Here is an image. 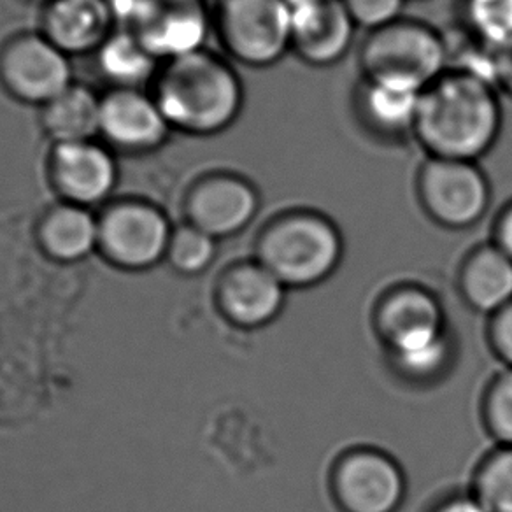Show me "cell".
Instances as JSON below:
<instances>
[{
	"mask_svg": "<svg viewBox=\"0 0 512 512\" xmlns=\"http://www.w3.org/2000/svg\"><path fill=\"white\" fill-rule=\"evenodd\" d=\"M500 130L497 88L448 69L421 93L413 137L428 157L479 162L497 143Z\"/></svg>",
	"mask_w": 512,
	"mask_h": 512,
	"instance_id": "1",
	"label": "cell"
},
{
	"mask_svg": "<svg viewBox=\"0 0 512 512\" xmlns=\"http://www.w3.org/2000/svg\"><path fill=\"white\" fill-rule=\"evenodd\" d=\"M151 95L172 130L186 136H218L234 125L244 107L239 74L207 50L165 62Z\"/></svg>",
	"mask_w": 512,
	"mask_h": 512,
	"instance_id": "2",
	"label": "cell"
},
{
	"mask_svg": "<svg viewBox=\"0 0 512 512\" xmlns=\"http://www.w3.org/2000/svg\"><path fill=\"white\" fill-rule=\"evenodd\" d=\"M258 255L260 264L283 285H316L330 276L341 260V234L323 214L292 211L265 228Z\"/></svg>",
	"mask_w": 512,
	"mask_h": 512,
	"instance_id": "3",
	"label": "cell"
},
{
	"mask_svg": "<svg viewBox=\"0 0 512 512\" xmlns=\"http://www.w3.org/2000/svg\"><path fill=\"white\" fill-rule=\"evenodd\" d=\"M358 64L362 78L425 90L448 71V39L428 23L400 18L365 36Z\"/></svg>",
	"mask_w": 512,
	"mask_h": 512,
	"instance_id": "4",
	"label": "cell"
},
{
	"mask_svg": "<svg viewBox=\"0 0 512 512\" xmlns=\"http://www.w3.org/2000/svg\"><path fill=\"white\" fill-rule=\"evenodd\" d=\"M216 30L235 62L265 69L292 53V22L286 0H220Z\"/></svg>",
	"mask_w": 512,
	"mask_h": 512,
	"instance_id": "5",
	"label": "cell"
},
{
	"mask_svg": "<svg viewBox=\"0 0 512 512\" xmlns=\"http://www.w3.org/2000/svg\"><path fill=\"white\" fill-rule=\"evenodd\" d=\"M416 190L428 216L448 228L476 225L491 202L490 181L477 162L427 157Z\"/></svg>",
	"mask_w": 512,
	"mask_h": 512,
	"instance_id": "6",
	"label": "cell"
},
{
	"mask_svg": "<svg viewBox=\"0 0 512 512\" xmlns=\"http://www.w3.org/2000/svg\"><path fill=\"white\" fill-rule=\"evenodd\" d=\"M71 58L37 32L11 37L0 48V85L27 106H48L72 85Z\"/></svg>",
	"mask_w": 512,
	"mask_h": 512,
	"instance_id": "7",
	"label": "cell"
},
{
	"mask_svg": "<svg viewBox=\"0 0 512 512\" xmlns=\"http://www.w3.org/2000/svg\"><path fill=\"white\" fill-rule=\"evenodd\" d=\"M213 18L206 0H139L128 32H132L158 62L206 50Z\"/></svg>",
	"mask_w": 512,
	"mask_h": 512,
	"instance_id": "8",
	"label": "cell"
},
{
	"mask_svg": "<svg viewBox=\"0 0 512 512\" xmlns=\"http://www.w3.org/2000/svg\"><path fill=\"white\" fill-rule=\"evenodd\" d=\"M100 246L125 267L157 264L169 251L171 228L157 207L141 200H121L99 220Z\"/></svg>",
	"mask_w": 512,
	"mask_h": 512,
	"instance_id": "9",
	"label": "cell"
},
{
	"mask_svg": "<svg viewBox=\"0 0 512 512\" xmlns=\"http://www.w3.org/2000/svg\"><path fill=\"white\" fill-rule=\"evenodd\" d=\"M292 53L311 67H330L348 55L358 27L342 0H286Z\"/></svg>",
	"mask_w": 512,
	"mask_h": 512,
	"instance_id": "10",
	"label": "cell"
},
{
	"mask_svg": "<svg viewBox=\"0 0 512 512\" xmlns=\"http://www.w3.org/2000/svg\"><path fill=\"white\" fill-rule=\"evenodd\" d=\"M193 227L218 237L239 234L260 209L256 186L234 172H211L200 178L186 199Z\"/></svg>",
	"mask_w": 512,
	"mask_h": 512,
	"instance_id": "11",
	"label": "cell"
},
{
	"mask_svg": "<svg viewBox=\"0 0 512 512\" xmlns=\"http://www.w3.org/2000/svg\"><path fill=\"white\" fill-rule=\"evenodd\" d=\"M153 95L137 88H113L100 97V136L114 150L148 153L164 146L171 134Z\"/></svg>",
	"mask_w": 512,
	"mask_h": 512,
	"instance_id": "12",
	"label": "cell"
},
{
	"mask_svg": "<svg viewBox=\"0 0 512 512\" xmlns=\"http://www.w3.org/2000/svg\"><path fill=\"white\" fill-rule=\"evenodd\" d=\"M50 179L67 204L97 206L109 199L118 183V164L106 146L90 143L53 144Z\"/></svg>",
	"mask_w": 512,
	"mask_h": 512,
	"instance_id": "13",
	"label": "cell"
},
{
	"mask_svg": "<svg viewBox=\"0 0 512 512\" xmlns=\"http://www.w3.org/2000/svg\"><path fill=\"white\" fill-rule=\"evenodd\" d=\"M335 490L348 512H395L406 484L388 456L360 451L342 460L335 472Z\"/></svg>",
	"mask_w": 512,
	"mask_h": 512,
	"instance_id": "14",
	"label": "cell"
},
{
	"mask_svg": "<svg viewBox=\"0 0 512 512\" xmlns=\"http://www.w3.org/2000/svg\"><path fill=\"white\" fill-rule=\"evenodd\" d=\"M109 0H48L41 34L67 57L97 53L114 32Z\"/></svg>",
	"mask_w": 512,
	"mask_h": 512,
	"instance_id": "15",
	"label": "cell"
},
{
	"mask_svg": "<svg viewBox=\"0 0 512 512\" xmlns=\"http://www.w3.org/2000/svg\"><path fill=\"white\" fill-rule=\"evenodd\" d=\"M421 93L420 88L404 83L362 78L356 88L358 120L372 136L386 141L413 136Z\"/></svg>",
	"mask_w": 512,
	"mask_h": 512,
	"instance_id": "16",
	"label": "cell"
},
{
	"mask_svg": "<svg viewBox=\"0 0 512 512\" xmlns=\"http://www.w3.org/2000/svg\"><path fill=\"white\" fill-rule=\"evenodd\" d=\"M379 321L395 356L409 355L446 339L441 307L428 293L414 288L390 297Z\"/></svg>",
	"mask_w": 512,
	"mask_h": 512,
	"instance_id": "17",
	"label": "cell"
},
{
	"mask_svg": "<svg viewBox=\"0 0 512 512\" xmlns=\"http://www.w3.org/2000/svg\"><path fill=\"white\" fill-rule=\"evenodd\" d=\"M286 286L262 264L242 265L223 286V306L242 327H260L278 316Z\"/></svg>",
	"mask_w": 512,
	"mask_h": 512,
	"instance_id": "18",
	"label": "cell"
},
{
	"mask_svg": "<svg viewBox=\"0 0 512 512\" xmlns=\"http://www.w3.org/2000/svg\"><path fill=\"white\" fill-rule=\"evenodd\" d=\"M41 123L53 144L90 143L100 136V97L72 83L43 107Z\"/></svg>",
	"mask_w": 512,
	"mask_h": 512,
	"instance_id": "19",
	"label": "cell"
},
{
	"mask_svg": "<svg viewBox=\"0 0 512 512\" xmlns=\"http://www.w3.org/2000/svg\"><path fill=\"white\" fill-rule=\"evenodd\" d=\"M463 292L481 313H500L512 304V258L498 246L479 249L463 271Z\"/></svg>",
	"mask_w": 512,
	"mask_h": 512,
	"instance_id": "20",
	"label": "cell"
},
{
	"mask_svg": "<svg viewBox=\"0 0 512 512\" xmlns=\"http://www.w3.org/2000/svg\"><path fill=\"white\" fill-rule=\"evenodd\" d=\"M41 239L50 255L64 262H76L100 244L99 221L86 207L62 204L44 218Z\"/></svg>",
	"mask_w": 512,
	"mask_h": 512,
	"instance_id": "21",
	"label": "cell"
},
{
	"mask_svg": "<svg viewBox=\"0 0 512 512\" xmlns=\"http://www.w3.org/2000/svg\"><path fill=\"white\" fill-rule=\"evenodd\" d=\"M102 76L113 83L114 88H137L158 76L157 58L139 43L132 32L118 30L107 39L97 53Z\"/></svg>",
	"mask_w": 512,
	"mask_h": 512,
	"instance_id": "22",
	"label": "cell"
},
{
	"mask_svg": "<svg viewBox=\"0 0 512 512\" xmlns=\"http://www.w3.org/2000/svg\"><path fill=\"white\" fill-rule=\"evenodd\" d=\"M470 36L500 50L512 44V0H462Z\"/></svg>",
	"mask_w": 512,
	"mask_h": 512,
	"instance_id": "23",
	"label": "cell"
},
{
	"mask_svg": "<svg viewBox=\"0 0 512 512\" xmlns=\"http://www.w3.org/2000/svg\"><path fill=\"white\" fill-rule=\"evenodd\" d=\"M476 498L488 512H512V448L486 460L477 476Z\"/></svg>",
	"mask_w": 512,
	"mask_h": 512,
	"instance_id": "24",
	"label": "cell"
},
{
	"mask_svg": "<svg viewBox=\"0 0 512 512\" xmlns=\"http://www.w3.org/2000/svg\"><path fill=\"white\" fill-rule=\"evenodd\" d=\"M172 264L186 274H197L209 267L216 255V239L193 225L179 228L169 244Z\"/></svg>",
	"mask_w": 512,
	"mask_h": 512,
	"instance_id": "25",
	"label": "cell"
},
{
	"mask_svg": "<svg viewBox=\"0 0 512 512\" xmlns=\"http://www.w3.org/2000/svg\"><path fill=\"white\" fill-rule=\"evenodd\" d=\"M486 420L497 439L512 448V370L498 377L486 400Z\"/></svg>",
	"mask_w": 512,
	"mask_h": 512,
	"instance_id": "26",
	"label": "cell"
},
{
	"mask_svg": "<svg viewBox=\"0 0 512 512\" xmlns=\"http://www.w3.org/2000/svg\"><path fill=\"white\" fill-rule=\"evenodd\" d=\"M358 29H381L404 18L406 0H342Z\"/></svg>",
	"mask_w": 512,
	"mask_h": 512,
	"instance_id": "27",
	"label": "cell"
},
{
	"mask_svg": "<svg viewBox=\"0 0 512 512\" xmlns=\"http://www.w3.org/2000/svg\"><path fill=\"white\" fill-rule=\"evenodd\" d=\"M491 337H493V344L497 348L498 355L512 365V304L495 314Z\"/></svg>",
	"mask_w": 512,
	"mask_h": 512,
	"instance_id": "28",
	"label": "cell"
},
{
	"mask_svg": "<svg viewBox=\"0 0 512 512\" xmlns=\"http://www.w3.org/2000/svg\"><path fill=\"white\" fill-rule=\"evenodd\" d=\"M495 86H497L498 92H505L512 97V44L497 50Z\"/></svg>",
	"mask_w": 512,
	"mask_h": 512,
	"instance_id": "29",
	"label": "cell"
},
{
	"mask_svg": "<svg viewBox=\"0 0 512 512\" xmlns=\"http://www.w3.org/2000/svg\"><path fill=\"white\" fill-rule=\"evenodd\" d=\"M497 246L512 258V202L497 221Z\"/></svg>",
	"mask_w": 512,
	"mask_h": 512,
	"instance_id": "30",
	"label": "cell"
},
{
	"mask_svg": "<svg viewBox=\"0 0 512 512\" xmlns=\"http://www.w3.org/2000/svg\"><path fill=\"white\" fill-rule=\"evenodd\" d=\"M437 512H488L476 497H460L449 500Z\"/></svg>",
	"mask_w": 512,
	"mask_h": 512,
	"instance_id": "31",
	"label": "cell"
}]
</instances>
